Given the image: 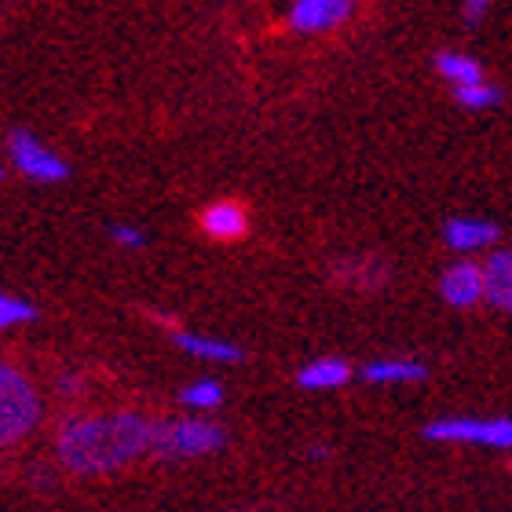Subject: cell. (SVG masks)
<instances>
[{"mask_svg": "<svg viewBox=\"0 0 512 512\" xmlns=\"http://www.w3.org/2000/svg\"><path fill=\"white\" fill-rule=\"evenodd\" d=\"M443 242L461 256L487 253L498 242V224L483 220V216H454L443 224Z\"/></svg>", "mask_w": 512, "mask_h": 512, "instance_id": "8", "label": "cell"}, {"mask_svg": "<svg viewBox=\"0 0 512 512\" xmlns=\"http://www.w3.org/2000/svg\"><path fill=\"white\" fill-rule=\"evenodd\" d=\"M0 176H4V169H0Z\"/></svg>", "mask_w": 512, "mask_h": 512, "instance_id": "21", "label": "cell"}, {"mask_svg": "<svg viewBox=\"0 0 512 512\" xmlns=\"http://www.w3.org/2000/svg\"><path fill=\"white\" fill-rule=\"evenodd\" d=\"M176 348L187 352L191 359H205V363H238V359H242V348H238V344L220 341V337H205V333L176 330Z\"/></svg>", "mask_w": 512, "mask_h": 512, "instance_id": "11", "label": "cell"}, {"mask_svg": "<svg viewBox=\"0 0 512 512\" xmlns=\"http://www.w3.org/2000/svg\"><path fill=\"white\" fill-rule=\"evenodd\" d=\"M436 74L443 77L450 88H461V85L483 81V66H480V59H472V55H465V52H439Z\"/></svg>", "mask_w": 512, "mask_h": 512, "instance_id": "14", "label": "cell"}, {"mask_svg": "<svg viewBox=\"0 0 512 512\" xmlns=\"http://www.w3.org/2000/svg\"><path fill=\"white\" fill-rule=\"evenodd\" d=\"M41 421V395L19 366L0 359V447L22 443Z\"/></svg>", "mask_w": 512, "mask_h": 512, "instance_id": "2", "label": "cell"}, {"mask_svg": "<svg viewBox=\"0 0 512 512\" xmlns=\"http://www.w3.org/2000/svg\"><path fill=\"white\" fill-rule=\"evenodd\" d=\"M483 271H487V304L512 311V249H494L483 260Z\"/></svg>", "mask_w": 512, "mask_h": 512, "instance_id": "12", "label": "cell"}, {"mask_svg": "<svg viewBox=\"0 0 512 512\" xmlns=\"http://www.w3.org/2000/svg\"><path fill=\"white\" fill-rule=\"evenodd\" d=\"M352 15V0H293L289 30L297 33H330L344 26Z\"/></svg>", "mask_w": 512, "mask_h": 512, "instance_id": "7", "label": "cell"}, {"mask_svg": "<svg viewBox=\"0 0 512 512\" xmlns=\"http://www.w3.org/2000/svg\"><path fill=\"white\" fill-rule=\"evenodd\" d=\"M428 377V366L417 363V359H403V355H395V359H374V363L363 366V381L370 384H417Z\"/></svg>", "mask_w": 512, "mask_h": 512, "instance_id": "10", "label": "cell"}, {"mask_svg": "<svg viewBox=\"0 0 512 512\" xmlns=\"http://www.w3.org/2000/svg\"><path fill=\"white\" fill-rule=\"evenodd\" d=\"M8 154H11V161H15V169L37 183H63L66 172H70L66 161L59 158L52 147H44L37 136H30L26 128H19V132L8 136Z\"/></svg>", "mask_w": 512, "mask_h": 512, "instance_id": "5", "label": "cell"}, {"mask_svg": "<svg viewBox=\"0 0 512 512\" xmlns=\"http://www.w3.org/2000/svg\"><path fill=\"white\" fill-rule=\"evenodd\" d=\"M439 293L447 300L450 308H476L480 300H487V271L476 260H458L450 264L439 278Z\"/></svg>", "mask_w": 512, "mask_h": 512, "instance_id": "6", "label": "cell"}, {"mask_svg": "<svg viewBox=\"0 0 512 512\" xmlns=\"http://www.w3.org/2000/svg\"><path fill=\"white\" fill-rule=\"evenodd\" d=\"M154 443V425L143 414L114 410V414H81L63 421L55 436V454L74 476H107L136 458Z\"/></svg>", "mask_w": 512, "mask_h": 512, "instance_id": "1", "label": "cell"}, {"mask_svg": "<svg viewBox=\"0 0 512 512\" xmlns=\"http://www.w3.org/2000/svg\"><path fill=\"white\" fill-rule=\"evenodd\" d=\"M33 304L26 300L11 297V293H0V330H11V326H19V322H33Z\"/></svg>", "mask_w": 512, "mask_h": 512, "instance_id": "17", "label": "cell"}, {"mask_svg": "<svg viewBox=\"0 0 512 512\" xmlns=\"http://www.w3.org/2000/svg\"><path fill=\"white\" fill-rule=\"evenodd\" d=\"M110 238H114L118 246H125V249H143V246H147V235H143L139 227H128V224L110 227Z\"/></svg>", "mask_w": 512, "mask_h": 512, "instance_id": "18", "label": "cell"}, {"mask_svg": "<svg viewBox=\"0 0 512 512\" xmlns=\"http://www.w3.org/2000/svg\"><path fill=\"white\" fill-rule=\"evenodd\" d=\"M494 0H465V19L469 22H480L483 15H487V8H491Z\"/></svg>", "mask_w": 512, "mask_h": 512, "instance_id": "19", "label": "cell"}, {"mask_svg": "<svg viewBox=\"0 0 512 512\" xmlns=\"http://www.w3.org/2000/svg\"><path fill=\"white\" fill-rule=\"evenodd\" d=\"M224 428L202 417H180V421H165L154 425V443L150 450L165 461H187V458H205L224 447Z\"/></svg>", "mask_w": 512, "mask_h": 512, "instance_id": "3", "label": "cell"}, {"mask_svg": "<svg viewBox=\"0 0 512 512\" xmlns=\"http://www.w3.org/2000/svg\"><path fill=\"white\" fill-rule=\"evenodd\" d=\"M180 403L205 414V410H216V406L224 403V388H220L216 381H194L180 392Z\"/></svg>", "mask_w": 512, "mask_h": 512, "instance_id": "16", "label": "cell"}, {"mask_svg": "<svg viewBox=\"0 0 512 512\" xmlns=\"http://www.w3.org/2000/svg\"><path fill=\"white\" fill-rule=\"evenodd\" d=\"M454 99H458L465 110H491V107H498V103H502V88L491 85V81L483 77V81H476V85L454 88Z\"/></svg>", "mask_w": 512, "mask_h": 512, "instance_id": "15", "label": "cell"}, {"mask_svg": "<svg viewBox=\"0 0 512 512\" xmlns=\"http://www.w3.org/2000/svg\"><path fill=\"white\" fill-rule=\"evenodd\" d=\"M436 443H472V447L512 450V417H439L425 425Z\"/></svg>", "mask_w": 512, "mask_h": 512, "instance_id": "4", "label": "cell"}, {"mask_svg": "<svg viewBox=\"0 0 512 512\" xmlns=\"http://www.w3.org/2000/svg\"><path fill=\"white\" fill-rule=\"evenodd\" d=\"M77 384H81V377H63V381H59V392H63V395H77V392H81Z\"/></svg>", "mask_w": 512, "mask_h": 512, "instance_id": "20", "label": "cell"}, {"mask_svg": "<svg viewBox=\"0 0 512 512\" xmlns=\"http://www.w3.org/2000/svg\"><path fill=\"white\" fill-rule=\"evenodd\" d=\"M348 381H352V366L344 359H315L297 374V384L308 392H333V388H344Z\"/></svg>", "mask_w": 512, "mask_h": 512, "instance_id": "13", "label": "cell"}, {"mask_svg": "<svg viewBox=\"0 0 512 512\" xmlns=\"http://www.w3.org/2000/svg\"><path fill=\"white\" fill-rule=\"evenodd\" d=\"M202 231L216 242H235L249 231V216L238 202H213L205 205L202 213Z\"/></svg>", "mask_w": 512, "mask_h": 512, "instance_id": "9", "label": "cell"}]
</instances>
